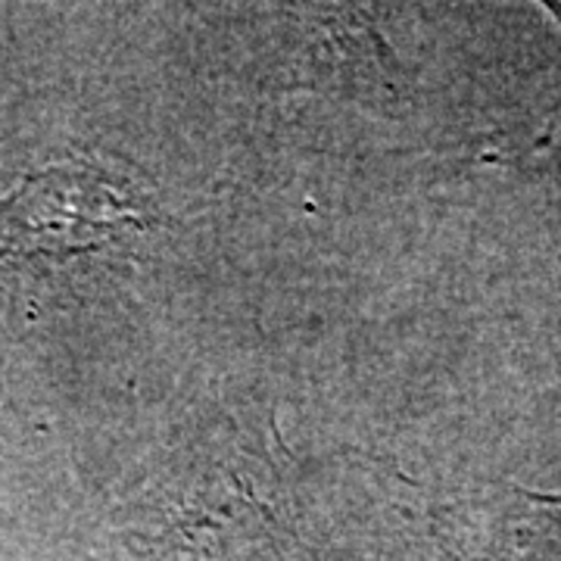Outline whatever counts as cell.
Segmentation results:
<instances>
[{
    "instance_id": "1",
    "label": "cell",
    "mask_w": 561,
    "mask_h": 561,
    "mask_svg": "<svg viewBox=\"0 0 561 561\" xmlns=\"http://www.w3.org/2000/svg\"><path fill=\"white\" fill-rule=\"evenodd\" d=\"M546 10H549V13H552V16H556L561 25V3H546ZM559 119H561V98H559V103L552 106V113H549V125H546V131H542V138L537 147H542V144H549V140H552V131H556Z\"/></svg>"
}]
</instances>
